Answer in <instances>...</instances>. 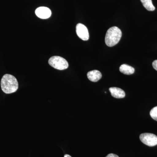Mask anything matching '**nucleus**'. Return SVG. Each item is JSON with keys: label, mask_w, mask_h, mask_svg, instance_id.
<instances>
[{"label": "nucleus", "mask_w": 157, "mask_h": 157, "mask_svg": "<svg viewBox=\"0 0 157 157\" xmlns=\"http://www.w3.org/2000/svg\"><path fill=\"white\" fill-rule=\"evenodd\" d=\"M1 85L3 91L6 94L15 92L18 89V84L17 79L10 74H5L3 76Z\"/></svg>", "instance_id": "f257e3e1"}, {"label": "nucleus", "mask_w": 157, "mask_h": 157, "mask_svg": "<svg viewBox=\"0 0 157 157\" xmlns=\"http://www.w3.org/2000/svg\"><path fill=\"white\" fill-rule=\"evenodd\" d=\"M122 32L117 27L110 28L107 30L105 41L106 45L109 47H112L117 45L121 38Z\"/></svg>", "instance_id": "f03ea898"}, {"label": "nucleus", "mask_w": 157, "mask_h": 157, "mask_svg": "<svg viewBox=\"0 0 157 157\" xmlns=\"http://www.w3.org/2000/svg\"><path fill=\"white\" fill-rule=\"evenodd\" d=\"M48 63L52 67L60 70H66L69 67L67 61L65 59L59 56L51 57L48 60Z\"/></svg>", "instance_id": "7ed1b4c3"}, {"label": "nucleus", "mask_w": 157, "mask_h": 157, "mask_svg": "<svg viewBox=\"0 0 157 157\" xmlns=\"http://www.w3.org/2000/svg\"><path fill=\"white\" fill-rule=\"evenodd\" d=\"M140 139L142 143L147 146L153 147L157 145V136L151 133H143L140 135Z\"/></svg>", "instance_id": "20e7f679"}, {"label": "nucleus", "mask_w": 157, "mask_h": 157, "mask_svg": "<svg viewBox=\"0 0 157 157\" xmlns=\"http://www.w3.org/2000/svg\"><path fill=\"white\" fill-rule=\"evenodd\" d=\"M76 33L77 36L83 41H87L89 39V34L87 28L81 23L76 25Z\"/></svg>", "instance_id": "39448f33"}, {"label": "nucleus", "mask_w": 157, "mask_h": 157, "mask_svg": "<svg viewBox=\"0 0 157 157\" xmlns=\"http://www.w3.org/2000/svg\"><path fill=\"white\" fill-rule=\"evenodd\" d=\"M36 15L42 19H47L50 17L52 12L50 9L45 7H40L36 9Z\"/></svg>", "instance_id": "423d86ee"}, {"label": "nucleus", "mask_w": 157, "mask_h": 157, "mask_svg": "<svg viewBox=\"0 0 157 157\" xmlns=\"http://www.w3.org/2000/svg\"><path fill=\"white\" fill-rule=\"evenodd\" d=\"M111 96L116 98H123L125 96V93L123 90L119 88L113 87L109 88Z\"/></svg>", "instance_id": "0eeeda50"}, {"label": "nucleus", "mask_w": 157, "mask_h": 157, "mask_svg": "<svg viewBox=\"0 0 157 157\" xmlns=\"http://www.w3.org/2000/svg\"><path fill=\"white\" fill-rule=\"evenodd\" d=\"M87 76L90 81L96 82L102 78V74L98 70H94L89 72Z\"/></svg>", "instance_id": "6e6552de"}, {"label": "nucleus", "mask_w": 157, "mask_h": 157, "mask_svg": "<svg viewBox=\"0 0 157 157\" xmlns=\"http://www.w3.org/2000/svg\"><path fill=\"white\" fill-rule=\"evenodd\" d=\"M120 71L125 75H131L135 72V69L127 64L121 65L119 69Z\"/></svg>", "instance_id": "1a4fd4ad"}, {"label": "nucleus", "mask_w": 157, "mask_h": 157, "mask_svg": "<svg viewBox=\"0 0 157 157\" xmlns=\"http://www.w3.org/2000/svg\"><path fill=\"white\" fill-rule=\"evenodd\" d=\"M144 7L149 11H153L155 10V6H153L151 0H140Z\"/></svg>", "instance_id": "9d476101"}, {"label": "nucleus", "mask_w": 157, "mask_h": 157, "mask_svg": "<svg viewBox=\"0 0 157 157\" xmlns=\"http://www.w3.org/2000/svg\"><path fill=\"white\" fill-rule=\"evenodd\" d=\"M150 114L154 120L157 121V106L152 108L151 110Z\"/></svg>", "instance_id": "9b49d317"}, {"label": "nucleus", "mask_w": 157, "mask_h": 157, "mask_svg": "<svg viewBox=\"0 0 157 157\" xmlns=\"http://www.w3.org/2000/svg\"><path fill=\"white\" fill-rule=\"evenodd\" d=\"M152 66L155 70L157 71V60H155L153 62Z\"/></svg>", "instance_id": "f8f14e48"}, {"label": "nucleus", "mask_w": 157, "mask_h": 157, "mask_svg": "<svg viewBox=\"0 0 157 157\" xmlns=\"http://www.w3.org/2000/svg\"><path fill=\"white\" fill-rule=\"evenodd\" d=\"M106 157H119V156L117 155L111 153L109 154Z\"/></svg>", "instance_id": "ddd939ff"}, {"label": "nucleus", "mask_w": 157, "mask_h": 157, "mask_svg": "<svg viewBox=\"0 0 157 157\" xmlns=\"http://www.w3.org/2000/svg\"><path fill=\"white\" fill-rule=\"evenodd\" d=\"M64 157H72L69 155H65Z\"/></svg>", "instance_id": "4468645a"}]
</instances>
